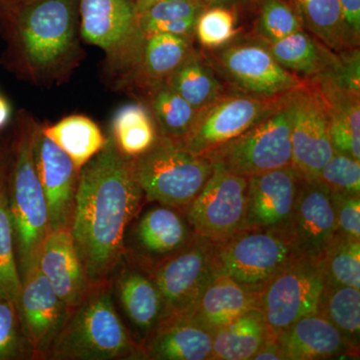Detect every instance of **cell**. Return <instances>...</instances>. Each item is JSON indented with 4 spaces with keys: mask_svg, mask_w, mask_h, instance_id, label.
I'll return each instance as SVG.
<instances>
[{
    "mask_svg": "<svg viewBox=\"0 0 360 360\" xmlns=\"http://www.w3.org/2000/svg\"><path fill=\"white\" fill-rule=\"evenodd\" d=\"M146 205L129 158L112 135L79 170L70 233L91 285L110 283L124 255V238Z\"/></svg>",
    "mask_w": 360,
    "mask_h": 360,
    "instance_id": "obj_1",
    "label": "cell"
},
{
    "mask_svg": "<svg viewBox=\"0 0 360 360\" xmlns=\"http://www.w3.org/2000/svg\"><path fill=\"white\" fill-rule=\"evenodd\" d=\"M0 26L9 59L33 79H56L75 65L79 51L78 0H4Z\"/></svg>",
    "mask_w": 360,
    "mask_h": 360,
    "instance_id": "obj_2",
    "label": "cell"
},
{
    "mask_svg": "<svg viewBox=\"0 0 360 360\" xmlns=\"http://www.w3.org/2000/svg\"><path fill=\"white\" fill-rule=\"evenodd\" d=\"M44 359H144L143 348L132 338L116 307L110 281L92 285L71 310Z\"/></svg>",
    "mask_w": 360,
    "mask_h": 360,
    "instance_id": "obj_3",
    "label": "cell"
},
{
    "mask_svg": "<svg viewBox=\"0 0 360 360\" xmlns=\"http://www.w3.org/2000/svg\"><path fill=\"white\" fill-rule=\"evenodd\" d=\"M35 123L21 115L7 169V191L13 221L14 246L21 283L37 269L40 248L49 233V212L34 158Z\"/></svg>",
    "mask_w": 360,
    "mask_h": 360,
    "instance_id": "obj_4",
    "label": "cell"
},
{
    "mask_svg": "<svg viewBox=\"0 0 360 360\" xmlns=\"http://www.w3.org/2000/svg\"><path fill=\"white\" fill-rule=\"evenodd\" d=\"M132 172L146 203L184 210L212 174V162L186 150L179 142L158 135L146 153L130 158Z\"/></svg>",
    "mask_w": 360,
    "mask_h": 360,
    "instance_id": "obj_5",
    "label": "cell"
},
{
    "mask_svg": "<svg viewBox=\"0 0 360 360\" xmlns=\"http://www.w3.org/2000/svg\"><path fill=\"white\" fill-rule=\"evenodd\" d=\"M293 91L285 94L276 108L257 124L202 156L212 167L245 177L292 165Z\"/></svg>",
    "mask_w": 360,
    "mask_h": 360,
    "instance_id": "obj_6",
    "label": "cell"
},
{
    "mask_svg": "<svg viewBox=\"0 0 360 360\" xmlns=\"http://www.w3.org/2000/svg\"><path fill=\"white\" fill-rule=\"evenodd\" d=\"M300 258L284 231L243 229L215 241L219 274L259 295L285 267Z\"/></svg>",
    "mask_w": 360,
    "mask_h": 360,
    "instance_id": "obj_7",
    "label": "cell"
},
{
    "mask_svg": "<svg viewBox=\"0 0 360 360\" xmlns=\"http://www.w3.org/2000/svg\"><path fill=\"white\" fill-rule=\"evenodd\" d=\"M79 32L99 47L116 75L137 72L146 37L130 0H78Z\"/></svg>",
    "mask_w": 360,
    "mask_h": 360,
    "instance_id": "obj_8",
    "label": "cell"
},
{
    "mask_svg": "<svg viewBox=\"0 0 360 360\" xmlns=\"http://www.w3.org/2000/svg\"><path fill=\"white\" fill-rule=\"evenodd\" d=\"M210 63L234 91L274 98L290 94L307 82L285 70L262 42L229 44L212 49Z\"/></svg>",
    "mask_w": 360,
    "mask_h": 360,
    "instance_id": "obj_9",
    "label": "cell"
},
{
    "mask_svg": "<svg viewBox=\"0 0 360 360\" xmlns=\"http://www.w3.org/2000/svg\"><path fill=\"white\" fill-rule=\"evenodd\" d=\"M148 272L162 296L167 319L189 317L219 274L215 241L198 236L184 250Z\"/></svg>",
    "mask_w": 360,
    "mask_h": 360,
    "instance_id": "obj_10",
    "label": "cell"
},
{
    "mask_svg": "<svg viewBox=\"0 0 360 360\" xmlns=\"http://www.w3.org/2000/svg\"><path fill=\"white\" fill-rule=\"evenodd\" d=\"M324 285L323 260L297 258L259 293L269 335L276 338L298 319L315 314Z\"/></svg>",
    "mask_w": 360,
    "mask_h": 360,
    "instance_id": "obj_11",
    "label": "cell"
},
{
    "mask_svg": "<svg viewBox=\"0 0 360 360\" xmlns=\"http://www.w3.org/2000/svg\"><path fill=\"white\" fill-rule=\"evenodd\" d=\"M283 96L266 98L225 92L198 112L193 129L180 144L193 155H205L257 124L276 108Z\"/></svg>",
    "mask_w": 360,
    "mask_h": 360,
    "instance_id": "obj_12",
    "label": "cell"
},
{
    "mask_svg": "<svg viewBox=\"0 0 360 360\" xmlns=\"http://www.w3.org/2000/svg\"><path fill=\"white\" fill-rule=\"evenodd\" d=\"M248 177L213 167L212 174L184 210L196 236L220 241L246 229Z\"/></svg>",
    "mask_w": 360,
    "mask_h": 360,
    "instance_id": "obj_13",
    "label": "cell"
},
{
    "mask_svg": "<svg viewBox=\"0 0 360 360\" xmlns=\"http://www.w3.org/2000/svg\"><path fill=\"white\" fill-rule=\"evenodd\" d=\"M196 236L182 210L158 203L141 210L129 224L123 257L150 271L186 248Z\"/></svg>",
    "mask_w": 360,
    "mask_h": 360,
    "instance_id": "obj_14",
    "label": "cell"
},
{
    "mask_svg": "<svg viewBox=\"0 0 360 360\" xmlns=\"http://www.w3.org/2000/svg\"><path fill=\"white\" fill-rule=\"evenodd\" d=\"M290 141L292 167L305 180L319 179L335 153L326 103L314 82L293 91Z\"/></svg>",
    "mask_w": 360,
    "mask_h": 360,
    "instance_id": "obj_15",
    "label": "cell"
},
{
    "mask_svg": "<svg viewBox=\"0 0 360 360\" xmlns=\"http://www.w3.org/2000/svg\"><path fill=\"white\" fill-rule=\"evenodd\" d=\"M284 231L290 236L298 257L323 260L338 229L331 191L321 180L302 179Z\"/></svg>",
    "mask_w": 360,
    "mask_h": 360,
    "instance_id": "obj_16",
    "label": "cell"
},
{
    "mask_svg": "<svg viewBox=\"0 0 360 360\" xmlns=\"http://www.w3.org/2000/svg\"><path fill=\"white\" fill-rule=\"evenodd\" d=\"M14 302L34 359H44L72 309L59 297L39 267L22 281Z\"/></svg>",
    "mask_w": 360,
    "mask_h": 360,
    "instance_id": "obj_17",
    "label": "cell"
},
{
    "mask_svg": "<svg viewBox=\"0 0 360 360\" xmlns=\"http://www.w3.org/2000/svg\"><path fill=\"white\" fill-rule=\"evenodd\" d=\"M33 158L49 212V231L70 229L79 170L35 124Z\"/></svg>",
    "mask_w": 360,
    "mask_h": 360,
    "instance_id": "obj_18",
    "label": "cell"
},
{
    "mask_svg": "<svg viewBox=\"0 0 360 360\" xmlns=\"http://www.w3.org/2000/svg\"><path fill=\"white\" fill-rule=\"evenodd\" d=\"M129 333L141 347L167 319L162 296L150 274L123 257L110 279Z\"/></svg>",
    "mask_w": 360,
    "mask_h": 360,
    "instance_id": "obj_19",
    "label": "cell"
},
{
    "mask_svg": "<svg viewBox=\"0 0 360 360\" xmlns=\"http://www.w3.org/2000/svg\"><path fill=\"white\" fill-rule=\"evenodd\" d=\"M302 180L292 165L248 177L246 229L284 231Z\"/></svg>",
    "mask_w": 360,
    "mask_h": 360,
    "instance_id": "obj_20",
    "label": "cell"
},
{
    "mask_svg": "<svg viewBox=\"0 0 360 360\" xmlns=\"http://www.w3.org/2000/svg\"><path fill=\"white\" fill-rule=\"evenodd\" d=\"M37 267L71 309L84 300L92 288L70 229L49 231L40 248Z\"/></svg>",
    "mask_w": 360,
    "mask_h": 360,
    "instance_id": "obj_21",
    "label": "cell"
},
{
    "mask_svg": "<svg viewBox=\"0 0 360 360\" xmlns=\"http://www.w3.org/2000/svg\"><path fill=\"white\" fill-rule=\"evenodd\" d=\"M285 360H319L359 356L340 331L322 315H307L276 336Z\"/></svg>",
    "mask_w": 360,
    "mask_h": 360,
    "instance_id": "obj_22",
    "label": "cell"
},
{
    "mask_svg": "<svg viewBox=\"0 0 360 360\" xmlns=\"http://www.w3.org/2000/svg\"><path fill=\"white\" fill-rule=\"evenodd\" d=\"M309 80L326 103L335 151L360 160V92L342 86L328 75Z\"/></svg>",
    "mask_w": 360,
    "mask_h": 360,
    "instance_id": "obj_23",
    "label": "cell"
},
{
    "mask_svg": "<svg viewBox=\"0 0 360 360\" xmlns=\"http://www.w3.org/2000/svg\"><path fill=\"white\" fill-rule=\"evenodd\" d=\"M213 333L191 317H169L144 343V359L210 360Z\"/></svg>",
    "mask_w": 360,
    "mask_h": 360,
    "instance_id": "obj_24",
    "label": "cell"
},
{
    "mask_svg": "<svg viewBox=\"0 0 360 360\" xmlns=\"http://www.w3.org/2000/svg\"><path fill=\"white\" fill-rule=\"evenodd\" d=\"M253 309H259V295L219 274L201 296L191 319L214 335L215 331Z\"/></svg>",
    "mask_w": 360,
    "mask_h": 360,
    "instance_id": "obj_25",
    "label": "cell"
},
{
    "mask_svg": "<svg viewBox=\"0 0 360 360\" xmlns=\"http://www.w3.org/2000/svg\"><path fill=\"white\" fill-rule=\"evenodd\" d=\"M262 44L283 68L300 77L302 75L307 79L330 75L340 63V53L330 51L304 30L277 41Z\"/></svg>",
    "mask_w": 360,
    "mask_h": 360,
    "instance_id": "obj_26",
    "label": "cell"
},
{
    "mask_svg": "<svg viewBox=\"0 0 360 360\" xmlns=\"http://www.w3.org/2000/svg\"><path fill=\"white\" fill-rule=\"evenodd\" d=\"M303 28L312 37L328 47L340 52L357 49L359 44L348 30L338 0H290Z\"/></svg>",
    "mask_w": 360,
    "mask_h": 360,
    "instance_id": "obj_27",
    "label": "cell"
},
{
    "mask_svg": "<svg viewBox=\"0 0 360 360\" xmlns=\"http://www.w3.org/2000/svg\"><path fill=\"white\" fill-rule=\"evenodd\" d=\"M269 336L260 309H253L213 335L210 360L252 359Z\"/></svg>",
    "mask_w": 360,
    "mask_h": 360,
    "instance_id": "obj_28",
    "label": "cell"
},
{
    "mask_svg": "<svg viewBox=\"0 0 360 360\" xmlns=\"http://www.w3.org/2000/svg\"><path fill=\"white\" fill-rule=\"evenodd\" d=\"M165 82L198 111L226 92L210 61L193 51Z\"/></svg>",
    "mask_w": 360,
    "mask_h": 360,
    "instance_id": "obj_29",
    "label": "cell"
},
{
    "mask_svg": "<svg viewBox=\"0 0 360 360\" xmlns=\"http://www.w3.org/2000/svg\"><path fill=\"white\" fill-rule=\"evenodd\" d=\"M42 132L70 156L78 170L105 146L106 139L94 120L84 115L66 116Z\"/></svg>",
    "mask_w": 360,
    "mask_h": 360,
    "instance_id": "obj_30",
    "label": "cell"
},
{
    "mask_svg": "<svg viewBox=\"0 0 360 360\" xmlns=\"http://www.w3.org/2000/svg\"><path fill=\"white\" fill-rule=\"evenodd\" d=\"M158 130L150 111L141 103H129L116 111L112 137L122 155L134 158L148 151L158 139Z\"/></svg>",
    "mask_w": 360,
    "mask_h": 360,
    "instance_id": "obj_31",
    "label": "cell"
},
{
    "mask_svg": "<svg viewBox=\"0 0 360 360\" xmlns=\"http://www.w3.org/2000/svg\"><path fill=\"white\" fill-rule=\"evenodd\" d=\"M191 51V39L188 37L167 33L149 35L146 37L137 72L150 86L165 82Z\"/></svg>",
    "mask_w": 360,
    "mask_h": 360,
    "instance_id": "obj_32",
    "label": "cell"
},
{
    "mask_svg": "<svg viewBox=\"0 0 360 360\" xmlns=\"http://www.w3.org/2000/svg\"><path fill=\"white\" fill-rule=\"evenodd\" d=\"M205 6L196 0H161L139 14L144 37L167 33L191 39Z\"/></svg>",
    "mask_w": 360,
    "mask_h": 360,
    "instance_id": "obj_33",
    "label": "cell"
},
{
    "mask_svg": "<svg viewBox=\"0 0 360 360\" xmlns=\"http://www.w3.org/2000/svg\"><path fill=\"white\" fill-rule=\"evenodd\" d=\"M150 104L158 134L181 143L193 129L200 111L165 82L151 85Z\"/></svg>",
    "mask_w": 360,
    "mask_h": 360,
    "instance_id": "obj_34",
    "label": "cell"
},
{
    "mask_svg": "<svg viewBox=\"0 0 360 360\" xmlns=\"http://www.w3.org/2000/svg\"><path fill=\"white\" fill-rule=\"evenodd\" d=\"M316 312L359 349L360 288L324 283Z\"/></svg>",
    "mask_w": 360,
    "mask_h": 360,
    "instance_id": "obj_35",
    "label": "cell"
},
{
    "mask_svg": "<svg viewBox=\"0 0 360 360\" xmlns=\"http://www.w3.org/2000/svg\"><path fill=\"white\" fill-rule=\"evenodd\" d=\"M6 167L0 172V298L15 300L21 288L13 221L9 210Z\"/></svg>",
    "mask_w": 360,
    "mask_h": 360,
    "instance_id": "obj_36",
    "label": "cell"
},
{
    "mask_svg": "<svg viewBox=\"0 0 360 360\" xmlns=\"http://www.w3.org/2000/svg\"><path fill=\"white\" fill-rule=\"evenodd\" d=\"M323 265L324 283L360 288V239L336 233Z\"/></svg>",
    "mask_w": 360,
    "mask_h": 360,
    "instance_id": "obj_37",
    "label": "cell"
},
{
    "mask_svg": "<svg viewBox=\"0 0 360 360\" xmlns=\"http://www.w3.org/2000/svg\"><path fill=\"white\" fill-rule=\"evenodd\" d=\"M259 15L257 23L258 41H277L304 30L292 4L285 0H258Z\"/></svg>",
    "mask_w": 360,
    "mask_h": 360,
    "instance_id": "obj_38",
    "label": "cell"
},
{
    "mask_svg": "<svg viewBox=\"0 0 360 360\" xmlns=\"http://www.w3.org/2000/svg\"><path fill=\"white\" fill-rule=\"evenodd\" d=\"M233 7H205L196 20L194 34L205 49H217L231 44L238 34Z\"/></svg>",
    "mask_w": 360,
    "mask_h": 360,
    "instance_id": "obj_39",
    "label": "cell"
},
{
    "mask_svg": "<svg viewBox=\"0 0 360 360\" xmlns=\"http://www.w3.org/2000/svg\"><path fill=\"white\" fill-rule=\"evenodd\" d=\"M35 359L14 300L0 298V360Z\"/></svg>",
    "mask_w": 360,
    "mask_h": 360,
    "instance_id": "obj_40",
    "label": "cell"
},
{
    "mask_svg": "<svg viewBox=\"0 0 360 360\" xmlns=\"http://www.w3.org/2000/svg\"><path fill=\"white\" fill-rule=\"evenodd\" d=\"M319 179L331 193L360 194V160L335 151Z\"/></svg>",
    "mask_w": 360,
    "mask_h": 360,
    "instance_id": "obj_41",
    "label": "cell"
},
{
    "mask_svg": "<svg viewBox=\"0 0 360 360\" xmlns=\"http://www.w3.org/2000/svg\"><path fill=\"white\" fill-rule=\"evenodd\" d=\"M338 233L360 239V194L331 193Z\"/></svg>",
    "mask_w": 360,
    "mask_h": 360,
    "instance_id": "obj_42",
    "label": "cell"
},
{
    "mask_svg": "<svg viewBox=\"0 0 360 360\" xmlns=\"http://www.w3.org/2000/svg\"><path fill=\"white\" fill-rule=\"evenodd\" d=\"M342 11L343 20L352 39L359 44L360 37V0H338Z\"/></svg>",
    "mask_w": 360,
    "mask_h": 360,
    "instance_id": "obj_43",
    "label": "cell"
},
{
    "mask_svg": "<svg viewBox=\"0 0 360 360\" xmlns=\"http://www.w3.org/2000/svg\"><path fill=\"white\" fill-rule=\"evenodd\" d=\"M253 360H285L283 350L274 336H267L266 340L262 343V347L255 356Z\"/></svg>",
    "mask_w": 360,
    "mask_h": 360,
    "instance_id": "obj_44",
    "label": "cell"
},
{
    "mask_svg": "<svg viewBox=\"0 0 360 360\" xmlns=\"http://www.w3.org/2000/svg\"><path fill=\"white\" fill-rule=\"evenodd\" d=\"M11 104L4 97L0 96V130L8 123L11 120Z\"/></svg>",
    "mask_w": 360,
    "mask_h": 360,
    "instance_id": "obj_45",
    "label": "cell"
},
{
    "mask_svg": "<svg viewBox=\"0 0 360 360\" xmlns=\"http://www.w3.org/2000/svg\"><path fill=\"white\" fill-rule=\"evenodd\" d=\"M200 2L201 6L205 7L210 6H227L232 7L238 0H196Z\"/></svg>",
    "mask_w": 360,
    "mask_h": 360,
    "instance_id": "obj_46",
    "label": "cell"
},
{
    "mask_svg": "<svg viewBox=\"0 0 360 360\" xmlns=\"http://www.w3.org/2000/svg\"><path fill=\"white\" fill-rule=\"evenodd\" d=\"M161 1V0H135L134 2L135 11H136L137 15L144 13L149 7L155 4L156 2Z\"/></svg>",
    "mask_w": 360,
    "mask_h": 360,
    "instance_id": "obj_47",
    "label": "cell"
},
{
    "mask_svg": "<svg viewBox=\"0 0 360 360\" xmlns=\"http://www.w3.org/2000/svg\"><path fill=\"white\" fill-rule=\"evenodd\" d=\"M6 165L7 161L6 160V158H4V155H0V172H1V170L6 167Z\"/></svg>",
    "mask_w": 360,
    "mask_h": 360,
    "instance_id": "obj_48",
    "label": "cell"
},
{
    "mask_svg": "<svg viewBox=\"0 0 360 360\" xmlns=\"http://www.w3.org/2000/svg\"><path fill=\"white\" fill-rule=\"evenodd\" d=\"M253 1L257 2L258 0H253ZM285 1L290 2V0H285Z\"/></svg>",
    "mask_w": 360,
    "mask_h": 360,
    "instance_id": "obj_49",
    "label": "cell"
},
{
    "mask_svg": "<svg viewBox=\"0 0 360 360\" xmlns=\"http://www.w3.org/2000/svg\"><path fill=\"white\" fill-rule=\"evenodd\" d=\"M2 1H4V0H0V4H1Z\"/></svg>",
    "mask_w": 360,
    "mask_h": 360,
    "instance_id": "obj_50",
    "label": "cell"
}]
</instances>
